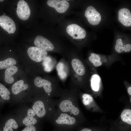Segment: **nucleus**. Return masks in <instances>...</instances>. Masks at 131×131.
Segmentation results:
<instances>
[{
    "label": "nucleus",
    "instance_id": "nucleus-20",
    "mask_svg": "<svg viewBox=\"0 0 131 131\" xmlns=\"http://www.w3.org/2000/svg\"><path fill=\"white\" fill-rule=\"evenodd\" d=\"M16 60L12 58H8L5 60L0 61V69H4L15 65L16 64Z\"/></svg>",
    "mask_w": 131,
    "mask_h": 131
},
{
    "label": "nucleus",
    "instance_id": "nucleus-12",
    "mask_svg": "<svg viewBox=\"0 0 131 131\" xmlns=\"http://www.w3.org/2000/svg\"><path fill=\"white\" fill-rule=\"evenodd\" d=\"M0 26L9 34L14 33L16 30L14 21L11 18L5 15L0 16Z\"/></svg>",
    "mask_w": 131,
    "mask_h": 131
},
{
    "label": "nucleus",
    "instance_id": "nucleus-4",
    "mask_svg": "<svg viewBox=\"0 0 131 131\" xmlns=\"http://www.w3.org/2000/svg\"><path fill=\"white\" fill-rule=\"evenodd\" d=\"M77 120L76 118L72 115L57 108L48 121L57 126H72L76 124Z\"/></svg>",
    "mask_w": 131,
    "mask_h": 131
},
{
    "label": "nucleus",
    "instance_id": "nucleus-29",
    "mask_svg": "<svg viewBox=\"0 0 131 131\" xmlns=\"http://www.w3.org/2000/svg\"><path fill=\"white\" fill-rule=\"evenodd\" d=\"M4 1L3 0H0V2H2Z\"/></svg>",
    "mask_w": 131,
    "mask_h": 131
},
{
    "label": "nucleus",
    "instance_id": "nucleus-13",
    "mask_svg": "<svg viewBox=\"0 0 131 131\" xmlns=\"http://www.w3.org/2000/svg\"><path fill=\"white\" fill-rule=\"evenodd\" d=\"M47 5L53 7L59 13L65 12L69 7V3L66 0H49L47 1Z\"/></svg>",
    "mask_w": 131,
    "mask_h": 131
},
{
    "label": "nucleus",
    "instance_id": "nucleus-15",
    "mask_svg": "<svg viewBox=\"0 0 131 131\" xmlns=\"http://www.w3.org/2000/svg\"><path fill=\"white\" fill-rule=\"evenodd\" d=\"M119 21L123 25L126 26L131 25V14L127 8H123L120 9L118 12Z\"/></svg>",
    "mask_w": 131,
    "mask_h": 131
},
{
    "label": "nucleus",
    "instance_id": "nucleus-24",
    "mask_svg": "<svg viewBox=\"0 0 131 131\" xmlns=\"http://www.w3.org/2000/svg\"><path fill=\"white\" fill-rule=\"evenodd\" d=\"M40 123L34 125L25 127L21 130L18 131H40Z\"/></svg>",
    "mask_w": 131,
    "mask_h": 131
},
{
    "label": "nucleus",
    "instance_id": "nucleus-30",
    "mask_svg": "<svg viewBox=\"0 0 131 131\" xmlns=\"http://www.w3.org/2000/svg\"><path fill=\"white\" fill-rule=\"evenodd\" d=\"M3 14H4V15H5V13H4Z\"/></svg>",
    "mask_w": 131,
    "mask_h": 131
},
{
    "label": "nucleus",
    "instance_id": "nucleus-11",
    "mask_svg": "<svg viewBox=\"0 0 131 131\" xmlns=\"http://www.w3.org/2000/svg\"><path fill=\"white\" fill-rule=\"evenodd\" d=\"M12 103V98L10 91L5 85L0 83V114L5 105L9 104L10 105Z\"/></svg>",
    "mask_w": 131,
    "mask_h": 131
},
{
    "label": "nucleus",
    "instance_id": "nucleus-26",
    "mask_svg": "<svg viewBox=\"0 0 131 131\" xmlns=\"http://www.w3.org/2000/svg\"><path fill=\"white\" fill-rule=\"evenodd\" d=\"M131 49V45L130 44H127L124 45V51L126 52H128Z\"/></svg>",
    "mask_w": 131,
    "mask_h": 131
},
{
    "label": "nucleus",
    "instance_id": "nucleus-3",
    "mask_svg": "<svg viewBox=\"0 0 131 131\" xmlns=\"http://www.w3.org/2000/svg\"><path fill=\"white\" fill-rule=\"evenodd\" d=\"M76 103V99L72 95H63L57 100L56 106L60 111L69 114L76 118L80 113Z\"/></svg>",
    "mask_w": 131,
    "mask_h": 131
},
{
    "label": "nucleus",
    "instance_id": "nucleus-6",
    "mask_svg": "<svg viewBox=\"0 0 131 131\" xmlns=\"http://www.w3.org/2000/svg\"><path fill=\"white\" fill-rule=\"evenodd\" d=\"M27 52L30 58L37 62H41L44 60L47 57L48 54L45 50L35 47H29Z\"/></svg>",
    "mask_w": 131,
    "mask_h": 131
},
{
    "label": "nucleus",
    "instance_id": "nucleus-5",
    "mask_svg": "<svg viewBox=\"0 0 131 131\" xmlns=\"http://www.w3.org/2000/svg\"><path fill=\"white\" fill-rule=\"evenodd\" d=\"M20 127L10 112L0 114V131H18Z\"/></svg>",
    "mask_w": 131,
    "mask_h": 131
},
{
    "label": "nucleus",
    "instance_id": "nucleus-23",
    "mask_svg": "<svg viewBox=\"0 0 131 131\" xmlns=\"http://www.w3.org/2000/svg\"><path fill=\"white\" fill-rule=\"evenodd\" d=\"M124 45L121 39H118L116 41V44L115 46L116 51L119 53H121L124 51Z\"/></svg>",
    "mask_w": 131,
    "mask_h": 131
},
{
    "label": "nucleus",
    "instance_id": "nucleus-27",
    "mask_svg": "<svg viewBox=\"0 0 131 131\" xmlns=\"http://www.w3.org/2000/svg\"><path fill=\"white\" fill-rule=\"evenodd\" d=\"M80 131H92V130L88 128H84Z\"/></svg>",
    "mask_w": 131,
    "mask_h": 131
},
{
    "label": "nucleus",
    "instance_id": "nucleus-21",
    "mask_svg": "<svg viewBox=\"0 0 131 131\" xmlns=\"http://www.w3.org/2000/svg\"><path fill=\"white\" fill-rule=\"evenodd\" d=\"M121 117L124 122L131 124V110L129 109L124 110L122 112Z\"/></svg>",
    "mask_w": 131,
    "mask_h": 131
},
{
    "label": "nucleus",
    "instance_id": "nucleus-8",
    "mask_svg": "<svg viewBox=\"0 0 131 131\" xmlns=\"http://www.w3.org/2000/svg\"><path fill=\"white\" fill-rule=\"evenodd\" d=\"M66 30L67 33L74 39H83L86 35L85 30L75 24H71L67 26Z\"/></svg>",
    "mask_w": 131,
    "mask_h": 131
},
{
    "label": "nucleus",
    "instance_id": "nucleus-17",
    "mask_svg": "<svg viewBox=\"0 0 131 131\" xmlns=\"http://www.w3.org/2000/svg\"><path fill=\"white\" fill-rule=\"evenodd\" d=\"M18 70L17 67L14 65L6 69L4 73V80L6 83L11 84L13 82L14 79L13 76L17 72Z\"/></svg>",
    "mask_w": 131,
    "mask_h": 131
},
{
    "label": "nucleus",
    "instance_id": "nucleus-10",
    "mask_svg": "<svg viewBox=\"0 0 131 131\" xmlns=\"http://www.w3.org/2000/svg\"><path fill=\"white\" fill-rule=\"evenodd\" d=\"M16 12L18 17L21 19L25 20L29 17L30 10L28 4L23 0H20L17 4Z\"/></svg>",
    "mask_w": 131,
    "mask_h": 131
},
{
    "label": "nucleus",
    "instance_id": "nucleus-19",
    "mask_svg": "<svg viewBox=\"0 0 131 131\" xmlns=\"http://www.w3.org/2000/svg\"><path fill=\"white\" fill-rule=\"evenodd\" d=\"M100 81V78L98 75L95 74L92 75L90 82L91 87L93 90L95 91L99 90Z\"/></svg>",
    "mask_w": 131,
    "mask_h": 131
},
{
    "label": "nucleus",
    "instance_id": "nucleus-31",
    "mask_svg": "<svg viewBox=\"0 0 131 131\" xmlns=\"http://www.w3.org/2000/svg\"><path fill=\"white\" fill-rule=\"evenodd\" d=\"M11 50H10V51Z\"/></svg>",
    "mask_w": 131,
    "mask_h": 131
},
{
    "label": "nucleus",
    "instance_id": "nucleus-1",
    "mask_svg": "<svg viewBox=\"0 0 131 131\" xmlns=\"http://www.w3.org/2000/svg\"><path fill=\"white\" fill-rule=\"evenodd\" d=\"M57 101L44 97H34L31 107L41 121H48L56 109Z\"/></svg>",
    "mask_w": 131,
    "mask_h": 131
},
{
    "label": "nucleus",
    "instance_id": "nucleus-14",
    "mask_svg": "<svg viewBox=\"0 0 131 131\" xmlns=\"http://www.w3.org/2000/svg\"><path fill=\"white\" fill-rule=\"evenodd\" d=\"M34 44L37 47L46 50L51 51L54 48L52 43L45 38L40 35H38L35 38Z\"/></svg>",
    "mask_w": 131,
    "mask_h": 131
},
{
    "label": "nucleus",
    "instance_id": "nucleus-28",
    "mask_svg": "<svg viewBox=\"0 0 131 131\" xmlns=\"http://www.w3.org/2000/svg\"><path fill=\"white\" fill-rule=\"evenodd\" d=\"M128 93L130 95H131V87H129L128 89Z\"/></svg>",
    "mask_w": 131,
    "mask_h": 131
},
{
    "label": "nucleus",
    "instance_id": "nucleus-18",
    "mask_svg": "<svg viewBox=\"0 0 131 131\" xmlns=\"http://www.w3.org/2000/svg\"><path fill=\"white\" fill-rule=\"evenodd\" d=\"M73 68L75 72L79 75L82 76L85 72V68L82 62L77 59H74L71 62Z\"/></svg>",
    "mask_w": 131,
    "mask_h": 131
},
{
    "label": "nucleus",
    "instance_id": "nucleus-2",
    "mask_svg": "<svg viewBox=\"0 0 131 131\" xmlns=\"http://www.w3.org/2000/svg\"><path fill=\"white\" fill-rule=\"evenodd\" d=\"M10 113L13 115L20 127L31 126L41 123V121L34 112L26 104L18 105Z\"/></svg>",
    "mask_w": 131,
    "mask_h": 131
},
{
    "label": "nucleus",
    "instance_id": "nucleus-22",
    "mask_svg": "<svg viewBox=\"0 0 131 131\" xmlns=\"http://www.w3.org/2000/svg\"><path fill=\"white\" fill-rule=\"evenodd\" d=\"M90 56L89 57V61L93 64L95 67H98L101 66L102 63L100 61L101 58L98 55L94 53H91Z\"/></svg>",
    "mask_w": 131,
    "mask_h": 131
},
{
    "label": "nucleus",
    "instance_id": "nucleus-9",
    "mask_svg": "<svg viewBox=\"0 0 131 131\" xmlns=\"http://www.w3.org/2000/svg\"><path fill=\"white\" fill-rule=\"evenodd\" d=\"M85 16L89 22L93 25H98L101 20L100 13L92 6H90L87 7L85 12Z\"/></svg>",
    "mask_w": 131,
    "mask_h": 131
},
{
    "label": "nucleus",
    "instance_id": "nucleus-7",
    "mask_svg": "<svg viewBox=\"0 0 131 131\" xmlns=\"http://www.w3.org/2000/svg\"><path fill=\"white\" fill-rule=\"evenodd\" d=\"M34 84L36 87L38 88H43L45 93V97L52 98V88L51 83L49 81L45 79H42L40 77L35 78L34 80Z\"/></svg>",
    "mask_w": 131,
    "mask_h": 131
},
{
    "label": "nucleus",
    "instance_id": "nucleus-25",
    "mask_svg": "<svg viewBox=\"0 0 131 131\" xmlns=\"http://www.w3.org/2000/svg\"><path fill=\"white\" fill-rule=\"evenodd\" d=\"M82 102L85 106L89 105L93 100L92 97L90 95L85 93L82 96Z\"/></svg>",
    "mask_w": 131,
    "mask_h": 131
},
{
    "label": "nucleus",
    "instance_id": "nucleus-16",
    "mask_svg": "<svg viewBox=\"0 0 131 131\" xmlns=\"http://www.w3.org/2000/svg\"><path fill=\"white\" fill-rule=\"evenodd\" d=\"M29 88V85L25 83L23 80L18 81L14 83L11 87L12 96L16 95L21 90L28 89Z\"/></svg>",
    "mask_w": 131,
    "mask_h": 131
}]
</instances>
